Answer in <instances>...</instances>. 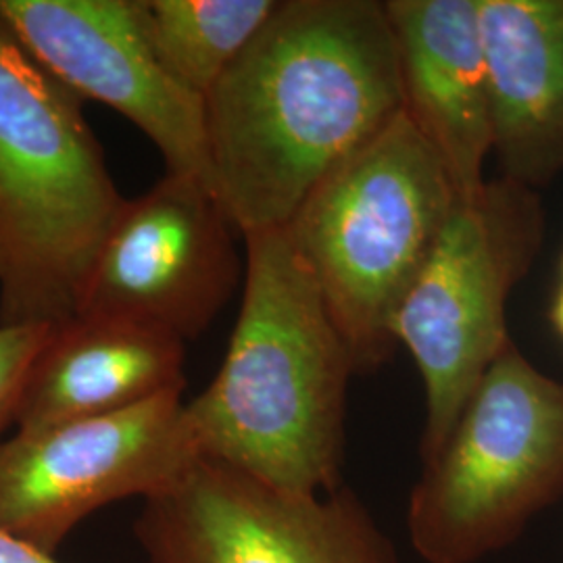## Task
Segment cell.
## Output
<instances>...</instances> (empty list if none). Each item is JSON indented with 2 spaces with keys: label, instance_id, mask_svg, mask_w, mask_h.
Segmentation results:
<instances>
[{
  "label": "cell",
  "instance_id": "e0dca14e",
  "mask_svg": "<svg viewBox=\"0 0 563 563\" xmlns=\"http://www.w3.org/2000/svg\"><path fill=\"white\" fill-rule=\"evenodd\" d=\"M549 320L553 323L555 332L563 339V286L555 297V301L551 305V313H549Z\"/></svg>",
  "mask_w": 563,
  "mask_h": 563
},
{
  "label": "cell",
  "instance_id": "9c48e42d",
  "mask_svg": "<svg viewBox=\"0 0 563 563\" xmlns=\"http://www.w3.org/2000/svg\"><path fill=\"white\" fill-rule=\"evenodd\" d=\"M234 232L207 181L165 174L123 205L78 316L148 323L184 342L201 336L244 278Z\"/></svg>",
  "mask_w": 563,
  "mask_h": 563
},
{
  "label": "cell",
  "instance_id": "52a82bcc",
  "mask_svg": "<svg viewBox=\"0 0 563 563\" xmlns=\"http://www.w3.org/2000/svg\"><path fill=\"white\" fill-rule=\"evenodd\" d=\"M136 534L148 563H397L353 495L292 493L209 457L144 499Z\"/></svg>",
  "mask_w": 563,
  "mask_h": 563
},
{
  "label": "cell",
  "instance_id": "5b68a950",
  "mask_svg": "<svg viewBox=\"0 0 563 563\" xmlns=\"http://www.w3.org/2000/svg\"><path fill=\"white\" fill-rule=\"evenodd\" d=\"M563 490V384L509 342L484 374L409 504L428 563H472L509 543Z\"/></svg>",
  "mask_w": 563,
  "mask_h": 563
},
{
  "label": "cell",
  "instance_id": "8fae6325",
  "mask_svg": "<svg viewBox=\"0 0 563 563\" xmlns=\"http://www.w3.org/2000/svg\"><path fill=\"white\" fill-rule=\"evenodd\" d=\"M402 111L434 146L457 199L484 186L493 151L478 0H388Z\"/></svg>",
  "mask_w": 563,
  "mask_h": 563
},
{
  "label": "cell",
  "instance_id": "ac0fdd59",
  "mask_svg": "<svg viewBox=\"0 0 563 563\" xmlns=\"http://www.w3.org/2000/svg\"><path fill=\"white\" fill-rule=\"evenodd\" d=\"M562 272H563V262H562Z\"/></svg>",
  "mask_w": 563,
  "mask_h": 563
},
{
  "label": "cell",
  "instance_id": "3957f363",
  "mask_svg": "<svg viewBox=\"0 0 563 563\" xmlns=\"http://www.w3.org/2000/svg\"><path fill=\"white\" fill-rule=\"evenodd\" d=\"M81 107L0 21V325L76 318L128 201Z\"/></svg>",
  "mask_w": 563,
  "mask_h": 563
},
{
  "label": "cell",
  "instance_id": "5bb4252c",
  "mask_svg": "<svg viewBox=\"0 0 563 563\" xmlns=\"http://www.w3.org/2000/svg\"><path fill=\"white\" fill-rule=\"evenodd\" d=\"M276 4L278 0H134L142 34L163 69L202 101Z\"/></svg>",
  "mask_w": 563,
  "mask_h": 563
},
{
  "label": "cell",
  "instance_id": "4fadbf2b",
  "mask_svg": "<svg viewBox=\"0 0 563 563\" xmlns=\"http://www.w3.org/2000/svg\"><path fill=\"white\" fill-rule=\"evenodd\" d=\"M493 151L526 188L563 169V0H478Z\"/></svg>",
  "mask_w": 563,
  "mask_h": 563
},
{
  "label": "cell",
  "instance_id": "6da1fadb",
  "mask_svg": "<svg viewBox=\"0 0 563 563\" xmlns=\"http://www.w3.org/2000/svg\"><path fill=\"white\" fill-rule=\"evenodd\" d=\"M207 181L244 234L282 230L402 111L384 2L278 0L205 97Z\"/></svg>",
  "mask_w": 563,
  "mask_h": 563
},
{
  "label": "cell",
  "instance_id": "30bf717a",
  "mask_svg": "<svg viewBox=\"0 0 563 563\" xmlns=\"http://www.w3.org/2000/svg\"><path fill=\"white\" fill-rule=\"evenodd\" d=\"M0 21L71 95L134 123L167 174L207 181L205 102L163 69L134 0H0Z\"/></svg>",
  "mask_w": 563,
  "mask_h": 563
},
{
  "label": "cell",
  "instance_id": "ba28073f",
  "mask_svg": "<svg viewBox=\"0 0 563 563\" xmlns=\"http://www.w3.org/2000/svg\"><path fill=\"white\" fill-rule=\"evenodd\" d=\"M181 395L0 441V532L55 555L101 507L148 499L199 457Z\"/></svg>",
  "mask_w": 563,
  "mask_h": 563
},
{
  "label": "cell",
  "instance_id": "2e32d148",
  "mask_svg": "<svg viewBox=\"0 0 563 563\" xmlns=\"http://www.w3.org/2000/svg\"><path fill=\"white\" fill-rule=\"evenodd\" d=\"M0 563H59L55 555L34 549L32 544L18 541L0 532Z\"/></svg>",
  "mask_w": 563,
  "mask_h": 563
},
{
  "label": "cell",
  "instance_id": "7c38bea8",
  "mask_svg": "<svg viewBox=\"0 0 563 563\" xmlns=\"http://www.w3.org/2000/svg\"><path fill=\"white\" fill-rule=\"evenodd\" d=\"M184 341L148 323L80 313L53 325L21 388L13 426L102 418L181 395Z\"/></svg>",
  "mask_w": 563,
  "mask_h": 563
},
{
  "label": "cell",
  "instance_id": "9a60e30c",
  "mask_svg": "<svg viewBox=\"0 0 563 563\" xmlns=\"http://www.w3.org/2000/svg\"><path fill=\"white\" fill-rule=\"evenodd\" d=\"M53 325H0V437L15 422L27 369Z\"/></svg>",
  "mask_w": 563,
  "mask_h": 563
},
{
  "label": "cell",
  "instance_id": "8992f818",
  "mask_svg": "<svg viewBox=\"0 0 563 563\" xmlns=\"http://www.w3.org/2000/svg\"><path fill=\"white\" fill-rule=\"evenodd\" d=\"M543 232V213L530 188L484 181L457 201L430 260L411 284L393 339L422 374L426 388L423 463L432 462L484 374L509 344L505 305L528 272Z\"/></svg>",
  "mask_w": 563,
  "mask_h": 563
},
{
  "label": "cell",
  "instance_id": "7a4b0ae2",
  "mask_svg": "<svg viewBox=\"0 0 563 563\" xmlns=\"http://www.w3.org/2000/svg\"><path fill=\"white\" fill-rule=\"evenodd\" d=\"M244 290L213 383L188 405L199 457L292 493L339 488L351 353L284 230L244 234Z\"/></svg>",
  "mask_w": 563,
  "mask_h": 563
},
{
  "label": "cell",
  "instance_id": "277c9868",
  "mask_svg": "<svg viewBox=\"0 0 563 563\" xmlns=\"http://www.w3.org/2000/svg\"><path fill=\"white\" fill-rule=\"evenodd\" d=\"M457 201L443 159L401 111L282 228L316 282L355 374L393 355L395 313Z\"/></svg>",
  "mask_w": 563,
  "mask_h": 563
}]
</instances>
